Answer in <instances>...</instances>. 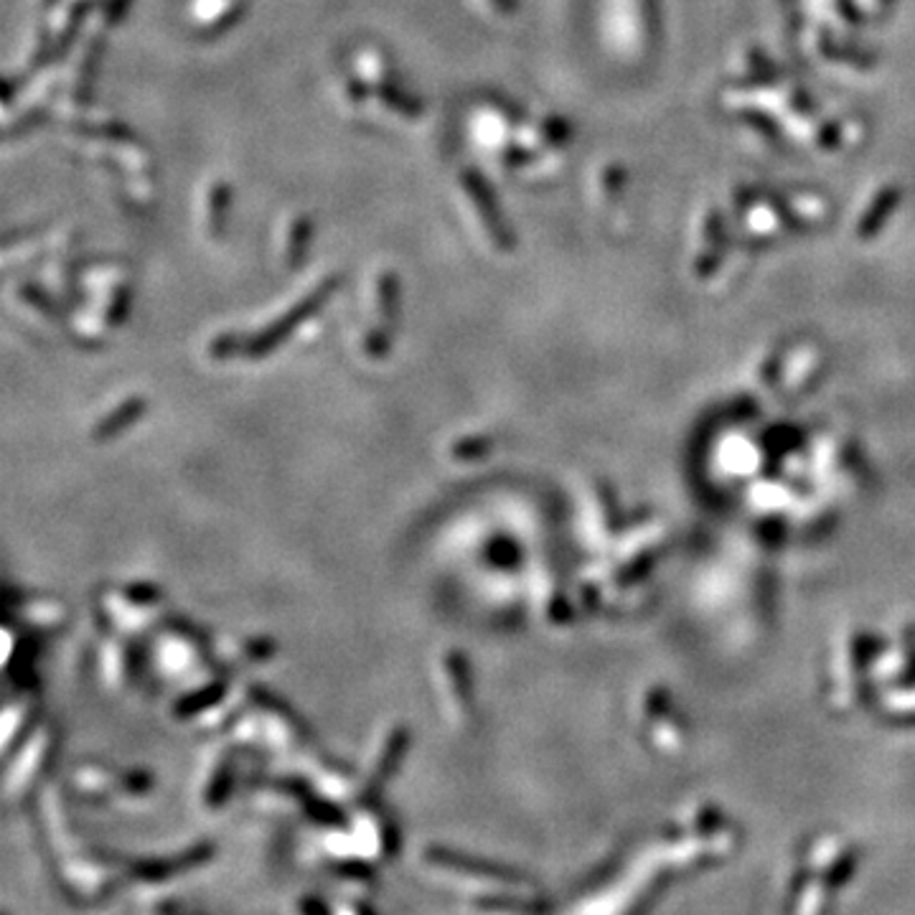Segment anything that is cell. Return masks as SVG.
Here are the masks:
<instances>
[{
	"label": "cell",
	"instance_id": "6da1fadb",
	"mask_svg": "<svg viewBox=\"0 0 915 915\" xmlns=\"http://www.w3.org/2000/svg\"><path fill=\"white\" fill-rule=\"evenodd\" d=\"M328 291H331V285H328V288H323L321 293L313 295V298H311L308 303H301V308L295 311V313H291L288 321H285V318L277 321L273 331H267V334H263V336H259V338L255 341L253 354H263V352H267V348H273V346L277 344V341L283 338V334H288V331L293 328V323H298L303 316H308V313H311L313 308H316V305H318L321 298H323V293H328Z\"/></svg>",
	"mask_w": 915,
	"mask_h": 915
},
{
	"label": "cell",
	"instance_id": "7a4b0ae2",
	"mask_svg": "<svg viewBox=\"0 0 915 915\" xmlns=\"http://www.w3.org/2000/svg\"><path fill=\"white\" fill-rule=\"evenodd\" d=\"M224 191H227V188H224ZM222 188H217V194H214V217H211V227L214 229H219L222 227V217H219V211L224 209V206H227V199L222 201Z\"/></svg>",
	"mask_w": 915,
	"mask_h": 915
},
{
	"label": "cell",
	"instance_id": "3957f363",
	"mask_svg": "<svg viewBox=\"0 0 915 915\" xmlns=\"http://www.w3.org/2000/svg\"><path fill=\"white\" fill-rule=\"evenodd\" d=\"M496 3H499L501 8H509V3H506V0H496Z\"/></svg>",
	"mask_w": 915,
	"mask_h": 915
}]
</instances>
